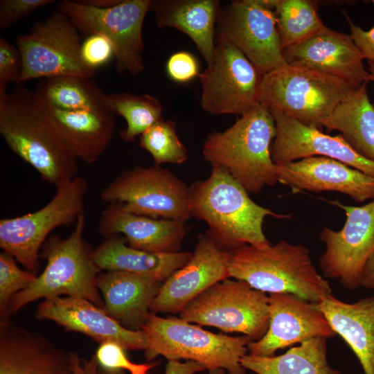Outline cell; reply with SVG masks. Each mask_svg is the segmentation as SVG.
<instances>
[{
  "label": "cell",
  "mask_w": 374,
  "mask_h": 374,
  "mask_svg": "<svg viewBox=\"0 0 374 374\" xmlns=\"http://www.w3.org/2000/svg\"><path fill=\"white\" fill-rule=\"evenodd\" d=\"M0 134L45 181L57 186L77 177L78 159L22 84L8 91L0 84Z\"/></svg>",
  "instance_id": "6da1fadb"
},
{
  "label": "cell",
  "mask_w": 374,
  "mask_h": 374,
  "mask_svg": "<svg viewBox=\"0 0 374 374\" xmlns=\"http://www.w3.org/2000/svg\"><path fill=\"white\" fill-rule=\"evenodd\" d=\"M210 176L189 187L190 216L204 221L209 235L224 250L269 244L262 230L267 216L288 218L254 202L223 168L211 165Z\"/></svg>",
  "instance_id": "7a4b0ae2"
},
{
  "label": "cell",
  "mask_w": 374,
  "mask_h": 374,
  "mask_svg": "<svg viewBox=\"0 0 374 374\" xmlns=\"http://www.w3.org/2000/svg\"><path fill=\"white\" fill-rule=\"evenodd\" d=\"M225 260L229 277L265 293H290L314 304L332 295L302 244H244L225 250Z\"/></svg>",
  "instance_id": "3957f363"
},
{
  "label": "cell",
  "mask_w": 374,
  "mask_h": 374,
  "mask_svg": "<svg viewBox=\"0 0 374 374\" xmlns=\"http://www.w3.org/2000/svg\"><path fill=\"white\" fill-rule=\"evenodd\" d=\"M276 136L273 114L258 103L226 130L209 134L202 154L211 165L227 170L248 193L258 194L278 182L271 157Z\"/></svg>",
  "instance_id": "277c9868"
},
{
  "label": "cell",
  "mask_w": 374,
  "mask_h": 374,
  "mask_svg": "<svg viewBox=\"0 0 374 374\" xmlns=\"http://www.w3.org/2000/svg\"><path fill=\"white\" fill-rule=\"evenodd\" d=\"M84 226V211L68 238L53 235L44 242L42 256L46 260L45 269L26 289L13 296L8 304L9 315L35 300L63 294L86 299L103 309L104 301L96 285L101 269L87 248L83 238Z\"/></svg>",
  "instance_id": "5b68a950"
},
{
  "label": "cell",
  "mask_w": 374,
  "mask_h": 374,
  "mask_svg": "<svg viewBox=\"0 0 374 374\" xmlns=\"http://www.w3.org/2000/svg\"><path fill=\"white\" fill-rule=\"evenodd\" d=\"M141 330L145 335L147 361L161 355L168 361L184 359L195 361L212 371L229 374H245L240 360L252 341L247 336L231 337L213 333L179 317L163 318L150 312Z\"/></svg>",
  "instance_id": "8992f818"
},
{
  "label": "cell",
  "mask_w": 374,
  "mask_h": 374,
  "mask_svg": "<svg viewBox=\"0 0 374 374\" xmlns=\"http://www.w3.org/2000/svg\"><path fill=\"white\" fill-rule=\"evenodd\" d=\"M355 88L342 80L288 64L262 75L258 103L321 130Z\"/></svg>",
  "instance_id": "52a82bcc"
},
{
  "label": "cell",
  "mask_w": 374,
  "mask_h": 374,
  "mask_svg": "<svg viewBox=\"0 0 374 374\" xmlns=\"http://www.w3.org/2000/svg\"><path fill=\"white\" fill-rule=\"evenodd\" d=\"M179 318L226 332L242 333L258 341L269 328L268 296L244 281L226 278L189 302L179 312Z\"/></svg>",
  "instance_id": "ba28073f"
},
{
  "label": "cell",
  "mask_w": 374,
  "mask_h": 374,
  "mask_svg": "<svg viewBox=\"0 0 374 374\" xmlns=\"http://www.w3.org/2000/svg\"><path fill=\"white\" fill-rule=\"evenodd\" d=\"M88 190L84 178L77 176L56 186L51 201L38 211L0 220V247L28 271L39 268V251L55 228L75 224L84 212Z\"/></svg>",
  "instance_id": "9c48e42d"
},
{
  "label": "cell",
  "mask_w": 374,
  "mask_h": 374,
  "mask_svg": "<svg viewBox=\"0 0 374 374\" xmlns=\"http://www.w3.org/2000/svg\"><path fill=\"white\" fill-rule=\"evenodd\" d=\"M81 45L78 30L66 15L56 10L37 21L29 33L17 37L23 69L16 84L62 75L93 78L96 70L83 61Z\"/></svg>",
  "instance_id": "30bf717a"
},
{
  "label": "cell",
  "mask_w": 374,
  "mask_h": 374,
  "mask_svg": "<svg viewBox=\"0 0 374 374\" xmlns=\"http://www.w3.org/2000/svg\"><path fill=\"white\" fill-rule=\"evenodd\" d=\"M150 3L151 0H123L114 7L99 9L76 0H63L56 10L66 15L79 33L107 39L114 50L117 73L136 75L145 68L142 29Z\"/></svg>",
  "instance_id": "8fae6325"
},
{
  "label": "cell",
  "mask_w": 374,
  "mask_h": 374,
  "mask_svg": "<svg viewBox=\"0 0 374 374\" xmlns=\"http://www.w3.org/2000/svg\"><path fill=\"white\" fill-rule=\"evenodd\" d=\"M103 201L120 203L127 212L186 222L190 216L189 187L160 166L126 170L105 187Z\"/></svg>",
  "instance_id": "7c38bea8"
},
{
  "label": "cell",
  "mask_w": 374,
  "mask_h": 374,
  "mask_svg": "<svg viewBox=\"0 0 374 374\" xmlns=\"http://www.w3.org/2000/svg\"><path fill=\"white\" fill-rule=\"evenodd\" d=\"M199 78L201 106L211 114L242 116L258 103L262 75L224 37L216 35L213 62Z\"/></svg>",
  "instance_id": "4fadbf2b"
},
{
  "label": "cell",
  "mask_w": 374,
  "mask_h": 374,
  "mask_svg": "<svg viewBox=\"0 0 374 374\" xmlns=\"http://www.w3.org/2000/svg\"><path fill=\"white\" fill-rule=\"evenodd\" d=\"M217 35L240 50L262 74L287 66L274 11L261 0L232 1L220 9Z\"/></svg>",
  "instance_id": "5bb4252c"
},
{
  "label": "cell",
  "mask_w": 374,
  "mask_h": 374,
  "mask_svg": "<svg viewBox=\"0 0 374 374\" xmlns=\"http://www.w3.org/2000/svg\"><path fill=\"white\" fill-rule=\"evenodd\" d=\"M345 211L343 228L334 231L324 227L319 239L326 251L319 258V267L326 278L338 279L348 290L360 287V274L367 258L374 250V199L361 206L330 202Z\"/></svg>",
  "instance_id": "9a60e30c"
},
{
  "label": "cell",
  "mask_w": 374,
  "mask_h": 374,
  "mask_svg": "<svg viewBox=\"0 0 374 374\" xmlns=\"http://www.w3.org/2000/svg\"><path fill=\"white\" fill-rule=\"evenodd\" d=\"M268 302L269 328L262 339L248 344L251 355L273 357L277 350L296 343L337 335L317 304L290 293L269 294Z\"/></svg>",
  "instance_id": "2e32d148"
},
{
  "label": "cell",
  "mask_w": 374,
  "mask_h": 374,
  "mask_svg": "<svg viewBox=\"0 0 374 374\" xmlns=\"http://www.w3.org/2000/svg\"><path fill=\"white\" fill-rule=\"evenodd\" d=\"M229 278L225 250L207 234H201L190 260L163 283L150 312H180L209 287Z\"/></svg>",
  "instance_id": "e0dca14e"
},
{
  "label": "cell",
  "mask_w": 374,
  "mask_h": 374,
  "mask_svg": "<svg viewBox=\"0 0 374 374\" xmlns=\"http://www.w3.org/2000/svg\"><path fill=\"white\" fill-rule=\"evenodd\" d=\"M287 64L305 67L358 87L369 81L364 56L350 35L326 26L306 40L283 50Z\"/></svg>",
  "instance_id": "ac0fdd59"
},
{
  "label": "cell",
  "mask_w": 374,
  "mask_h": 374,
  "mask_svg": "<svg viewBox=\"0 0 374 374\" xmlns=\"http://www.w3.org/2000/svg\"><path fill=\"white\" fill-rule=\"evenodd\" d=\"M271 112L276 126V136L271 147V159L276 166L320 155L374 177V161L359 154L341 134L328 135L293 117Z\"/></svg>",
  "instance_id": "d6986e66"
},
{
  "label": "cell",
  "mask_w": 374,
  "mask_h": 374,
  "mask_svg": "<svg viewBox=\"0 0 374 374\" xmlns=\"http://www.w3.org/2000/svg\"><path fill=\"white\" fill-rule=\"evenodd\" d=\"M35 317L53 321L68 331L82 333L100 344L117 343L125 350H145L148 346L141 330L125 328L86 299L71 296L44 299L37 307Z\"/></svg>",
  "instance_id": "ffe728a7"
},
{
  "label": "cell",
  "mask_w": 374,
  "mask_h": 374,
  "mask_svg": "<svg viewBox=\"0 0 374 374\" xmlns=\"http://www.w3.org/2000/svg\"><path fill=\"white\" fill-rule=\"evenodd\" d=\"M278 181L293 192L335 191L358 202L374 199V177L339 161L309 157L276 166Z\"/></svg>",
  "instance_id": "44dd1931"
},
{
  "label": "cell",
  "mask_w": 374,
  "mask_h": 374,
  "mask_svg": "<svg viewBox=\"0 0 374 374\" xmlns=\"http://www.w3.org/2000/svg\"><path fill=\"white\" fill-rule=\"evenodd\" d=\"M0 374H75L70 355L39 334L0 323Z\"/></svg>",
  "instance_id": "7402d4cb"
},
{
  "label": "cell",
  "mask_w": 374,
  "mask_h": 374,
  "mask_svg": "<svg viewBox=\"0 0 374 374\" xmlns=\"http://www.w3.org/2000/svg\"><path fill=\"white\" fill-rule=\"evenodd\" d=\"M33 97L40 110L78 160L87 164L96 162L113 137L115 114L110 109L60 110L34 93Z\"/></svg>",
  "instance_id": "603a6c76"
},
{
  "label": "cell",
  "mask_w": 374,
  "mask_h": 374,
  "mask_svg": "<svg viewBox=\"0 0 374 374\" xmlns=\"http://www.w3.org/2000/svg\"><path fill=\"white\" fill-rule=\"evenodd\" d=\"M184 222L156 219L126 211L114 202L102 212L98 231L105 238L123 235L134 249L155 253L178 252L186 235Z\"/></svg>",
  "instance_id": "cb8c5ba5"
},
{
  "label": "cell",
  "mask_w": 374,
  "mask_h": 374,
  "mask_svg": "<svg viewBox=\"0 0 374 374\" xmlns=\"http://www.w3.org/2000/svg\"><path fill=\"white\" fill-rule=\"evenodd\" d=\"M163 283L148 276L107 271L98 275L96 285L103 296L105 312L125 328L141 330Z\"/></svg>",
  "instance_id": "d4e9b609"
},
{
  "label": "cell",
  "mask_w": 374,
  "mask_h": 374,
  "mask_svg": "<svg viewBox=\"0 0 374 374\" xmlns=\"http://www.w3.org/2000/svg\"><path fill=\"white\" fill-rule=\"evenodd\" d=\"M219 0H151L150 11L159 28H173L195 43L207 66L215 47V26L220 11Z\"/></svg>",
  "instance_id": "484cf974"
},
{
  "label": "cell",
  "mask_w": 374,
  "mask_h": 374,
  "mask_svg": "<svg viewBox=\"0 0 374 374\" xmlns=\"http://www.w3.org/2000/svg\"><path fill=\"white\" fill-rule=\"evenodd\" d=\"M317 305L354 352L364 373L374 374V297L347 303L332 295Z\"/></svg>",
  "instance_id": "4316f807"
},
{
  "label": "cell",
  "mask_w": 374,
  "mask_h": 374,
  "mask_svg": "<svg viewBox=\"0 0 374 374\" xmlns=\"http://www.w3.org/2000/svg\"><path fill=\"white\" fill-rule=\"evenodd\" d=\"M125 241L120 234L106 237L105 240L91 252L92 260L101 270L127 271L164 282L184 267L193 256L189 251L150 253L134 249L127 245Z\"/></svg>",
  "instance_id": "83f0119b"
},
{
  "label": "cell",
  "mask_w": 374,
  "mask_h": 374,
  "mask_svg": "<svg viewBox=\"0 0 374 374\" xmlns=\"http://www.w3.org/2000/svg\"><path fill=\"white\" fill-rule=\"evenodd\" d=\"M367 84L353 89L338 104L325 127L340 132L353 150L374 161V105L368 96Z\"/></svg>",
  "instance_id": "f1b7e54d"
},
{
  "label": "cell",
  "mask_w": 374,
  "mask_h": 374,
  "mask_svg": "<svg viewBox=\"0 0 374 374\" xmlns=\"http://www.w3.org/2000/svg\"><path fill=\"white\" fill-rule=\"evenodd\" d=\"M240 363L256 374H341L328 364L326 340L321 337L305 340L278 356L246 354Z\"/></svg>",
  "instance_id": "f546056e"
},
{
  "label": "cell",
  "mask_w": 374,
  "mask_h": 374,
  "mask_svg": "<svg viewBox=\"0 0 374 374\" xmlns=\"http://www.w3.org/2000/svg\"><path fill=\"white\" fill-rule=\"evenodd\" d=\"M33 92L60 110L109 109L106 103V93L93 78L73 75L43 78Z\"/></svg>",
  "instance_id": "4dcf8cb0"
},
{
  "label": "cell",
  "mask_w": 374,
  "mask_h": 374,
  "mask_svg": "<svg viewBox=\"0 0 374 374\" xmlns=\"http://www.w3.org/2000/svg\"><path fill=\"white\" fill-rule=\"evenodd\" d=\"M282 49L299 44L326 26L309 0H273Z\"/></svg>",
  "instance_id": "1f68e13d"
},
{
  "label": "cell",
  "mask_w": 374,
  "mask_h": 374,
  "mask_svg": "<svg viewBox=\"0 0 374 374\" xmlns=\"http://www.w3.org/2000/svg\"><path fill=\"white\" fill-rule=\"evenodd\" d=\"M106 103L114 114L123 117L127 127L121 131L125 142H134L156 121L161 118L163 107L159 100L148 93L130 92L106 93Z\"/></svg>",
  "instance_id": "d6a6232c"
},
{
  "label": "cell",
  "mask_w": 374,
  "mask_h": 374,
  "mask_svg": "<svg viewBox=\"0 0 374 374\" xmlns=\"http://www.w3.org/2000/svg\"><path fill=\"white\" fill-rule=\"evenodd\" d=\"M140 146L148 152L155 165L170 163L181 164L188 159V150L179 140L176 124L160 118L139 138Z\"/></svg>",
  "instance_id": "836d02e7"
},
{
  "label": "cell",
  "mask_w": 374,
  "mask_h": 374,
  "mask_svg": "<svg viewBox=\"0 0 374 374\" xmlns=\"http://www.w3.org/2000/svg\"><path fill=\"white\" fill-rule=\"evenodd\" d=\"M10 253H0V314L1 320H9L8 304L15 294L26 289L36 278L29 271L21 269Z\"/></svg>",
  "instance_id": "e575fe53"
},
{
  "label": "cell",
  "mask_w": 374,
  "mask_h": 374,
  "mask_svg": "<svg viewBox=\"0 0 374 374\" xmlns=\"http://www.w3.org/2000/svg\"><path fill=\"white\" fill-rule=\"evenodd\" d=\"M125 350L118 344L107 341L100 344L95 355L100 367L108 370H126L130 374H148L157 364L134 363L127 358Z\"/></svg>",
  "instance_id": "d590c367"
},
{
  "label": "cell",
  "mask_w": 374,
  "mask_h": 374,
  "mask_svg": "<svg viewBox=\"0 0 374 374\" xmlns=\"http://www.w3.org/2000/svg\"><path fill=\"white\" fill-rule=\"evenodd\" d=\"M53 2V0H1L0 30L11 26L35 10Z\"/></svg>",
  "instance_id": "8d00e7d4"
},
{
  "label": "cell",
  "mask_w": 374,
  "mask_h": 374,
  "mask_svg": "<svg viewBox=\"0 0 374 374\" xmlns=\"http://www.w3.org/2000/svg\"><path fill=\"white\" fill-rule=\"evenodd\" d=\"M22 69V58L18 48L0 37V84H16Z\"/></svg>",
  "instance_id": "74e56055"
},
{
  "label": "cell",
  "mask_w": 374,
  "mask_h": 374,
  "mask_svg": "<svg viewBox=\"0 0 374 374\" xmlns=\"http://www.w3.org/2000/svg\"><path fill=\"white\" fill-rule=\"evenodd\" d=\"M114 55L111 43L99 35H90L82 43L81 56L84 63L95 70L106 64Z\"/></svg>",
  "instance_id": "f35d334b"
},
{
  "label": "cell",
  "mask_w": 374,
  "mask_h": 374,
  "mask_svg": "<svg viewBox=\"0 0 374 374\" xmlns=\"http://www.w3.org/2000/svg\"><path fill=\"white\" fill-rule=\"evenodd\" d=\"M166 67L169 76L179 82H188L199 75L197 60L186 51L172 54L168 60Z\"/></svg>",
  "instance_id": "ab89813d"
},
{
  "label": "cell",
  "mask_w": 374,
  "mask_h": 374,
  "mask_svg": "<svg viewBox=\"0 0 374 374\" xmlns=\"http://www.w3.org/2000/svg\"><path fill=\"white\" fill-rule=\"evenodd\" d=\"M350 24V36L362 52L364 58L374 62V26L368 30L354 24Z\"/></svg>",
  "instance_id": "60d3db41"
},
{
  "label": "cell",
  "mask_w": 374,
  "mask_h": 374,
  "mask_svg": "<svg viewBox=\"0 0 374 374\" xmlns=\"http://www.w3.org/2000/svg\"><path fill=\"white\" fill-rule=\"evenodd\" d=\"M69 355L71 365L75 374H96L99 364L95 355L89 359L80 357L75 352Z\"/></svg>",
  "instance_id": "b9f144b4"
},
{
  "label": "cell",
  "mask_w": 374,
  "mask_h": 374,
  "mask_svg": "<svg viewBox=\"0 0 374 374\" xmlns=\"http://www.w3.org/2000/svg\"><path fill=\"white\" fill-rule=\"evenodd\" d=\"M205 369L204 365L195 361L170 360L166 364L165 374H195Z\"/></svg>",
  "instance_id": "7bdbcfd3"
},
{
  "label": "cell",
  "mask_w": 374,
  "mask_h": 374,
  "mask_svg": "<svg viewBox=\"0 0 374 374\" xmlns=\"http://www.w3.org/2000/svg\"><path fill=\"white\" fill-rule=\"evenodd\" d=\"M359 284L360 286L374 290V250L364 265L360 274Z\"/></svg>",
  "instance_id": "ee69618b"
},
{
  "label": "cell",
  "mask_w": 374,
  "mask_h": 374,
  "mask_svg": "<svg viewBox=\"0 0 374 374\" xmlns=\"http://www.w3.org/2000/svg\"><path fill=\"white\" fill-rule=\"evenodd\" d=\"M78 3L99 9H107L114 7L123 0H76Z\"/></svg>",
  "instance_id": "f6af8a7d"
},
{
  "label": "cell",
  "mask_w": 374,
  "mask_h": 374,
  "mask_svg": "<svg viewBox=\"0 0 374 374\" xmlns=\"http://www.w3.org/2000/svg\"><path fill=\"white\" fill-rule=\"evenodd\" d=\"M96 374H127L123 370H108L98 366Z\"/></svg>",
  "instance_id": "bcb514c9"
},
{
  "label": "cell",
  "mask_w": 374,
  "mask_h": 374,
  "mask_svg": "<svg viewBox=\"0 0 374 374\" xmlns=\"http://www.w3.org/2000/svg\"><path fill=\"white\" fill-rule=\"evenodd\" d=\"M368 71L369 73V80L374 82V62L368 61Z\"/></svg>",
  "instance_id": "7dc6e473"
},
{
  "label": "cell",
  "mask_w": 374,
  "mask_h": 374,
  "mask_svg": "<svg viewBox=\"0 0 374 374\" xmlns=\"http://www.w3.org/2000/svg\"><path fill=\"white\" fill-rule=\"evenodd\" d=\"M226 371L222 368H217L212 371H209L208 374H226Z\"/></svg>",
  "instance_id": "c3c4849f"
}]
</instances>
